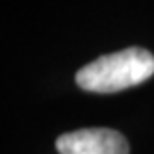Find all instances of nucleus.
I'll return each instance as SVG.
<instances>
[{
    "label": "nucleus",
    "instance_id": "2",
    "mask_svg": "<svg viewBox=\"0 0 154 154\" xmlns=\"http://www.w3.org/2000/svg\"><path fill=\"white\" fill-rule=\"evenodd\" d=\"M60 154H128V141L112 128H82L56 139Z\"/></svg>",
    "mask_w": 154,
    "mask_h": 154
},
{
    "label": "nucleus",
    "instance_id": "1",
    "mask_svg": "<svg viewBox=\"0 0 154 154\" xmlns=\"http://www.w3.org/2000/svg\"><path fill=\"white\" fill-rule=\"evenodd\" d=\"M154 74V56L139 47L97 58L76 72V84L91 93H117L139 85Z\"/></svg>",
    "mask_w": 154,
    "mask_h": 154
}]
</instances>
